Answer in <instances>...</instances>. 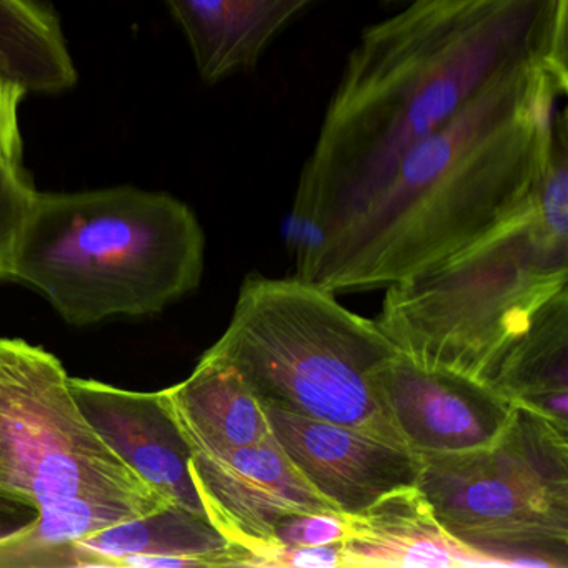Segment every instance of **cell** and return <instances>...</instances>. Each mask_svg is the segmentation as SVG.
Returning a JSON list of instances; mask_svg holds the SVG:
<instances>
[{"label":"cell","mask_w":568,"mask_h":568,"mask_svg":"<svg viewBox=\"0 0 568 568\" xmlns=\"http://www.w3.org/2000/svg\"><path fill=\"white\" fill-rule=\"evenodd\" d=\"M568 69V0H410L362 32L298 175L292 248L347 217L495 81Z\"/></svg>","instance_id":"6da1fadb"},{"label":"cell","mask_w":568,"mask_h":568,"mask_svg":"<svg viewBox=\"0 0 568 568\" xmlns=\"http://www.w3.org/2000/svg\"><path fill=\"white\" fill-rule=\"evenodd\" d=\"M567 91L568 69L554 65L495 81L347 217L295 247V277L334 294L387 288L500 231L537 195Z\"/></svg>","instance_id":"7a4b0ae2"},{"label":"cell","mask_w":568,"mask_h":568,"mask_svg":"<svg viewBox=\"0 0 568 568\" xmlns=\"http://www.w3.org/2000/svg\"><path fill=\"white\" fill-rule=\"evenodd\" d=\"M567 111L534 202L445 264L385 288L378 327L417 364L494 384L535 325L568 297Z\"/></svg>","instance_id":"3957f363"},{"label":"cell","mask_w":568,"mask_h":568,"mask_svg":"<svg viewBox=\"0 0 568 568\" xmlns=\"http://www.w3.org/2000/svg\"><path fill=\"white\" fill-rule=\"evenodd\" d=\"M205 235L165 192L111 187L41 194L19 242L14 281L78 327L159 314L201 285Z\"/></svg>","instance_id":"277c9868"},{"label":"cell","mask_w":568,"mask_h":568,"mask_svg":"<svg viewBox=\"0 0 568 568\" xmlns=\"http://www.w3.org/2000/svg\"><path fill=\"white\" fill-rule=\"evenodd\" d=\"M397 354L377 321L348 311L334 292L295 275H251L204 357L234 367L262 404L405 447L381 387Z\"/></svg>","instance_id":"5b68a950"},{"label":"cell","mask_w":568,"mask_h":568,"mask_svg":"<svg viewBox=\"0 0 568 568\" xmlns=\"http://www.w3.org/2000/svg\"><path fill=\"white\" fill-rule=\"evenodd\" d=\"M417 490L438 527L497 565H568V427L518 407L504 437L418 455Z\"/></svg>","instance_id":"8992f818"},{"label":"cell","mask_w":568,"mask_h":568,"mask_svg":"<svg viewBox=\"0 0 568 568\" xmlns=\"http://www.w3.org/2000/svg\"><path fill=\"white\" fill-rule=\"evenodd\" d=\"M0 495L38 510L72 497L168 501L89 425L61 361L21 338H0Z\"/></svg>","instance_id":"52a82bcc"},{"label":"cell","mask_w":568,"mask_h":568,"mask_svg":"<svg viewBox=\"0 0 568 568\" xmlns=\"http://www.w3.org/2000/svg\"><path fill=\"white\" fill-rule=\"evenodd\" d=\"M262 407L281 450L345 517H367L382 505L417 490L420 460L408 448L334 422L274 405Z\"/></svg>","instance_id":"ba28073f"},{"label":"cell","mask_w":568,"mask_h":568,"mask_svg":"<svg viewBox=\"0 0 568 568\" xmlns=\"http://www.w3.org/2000/svg\"><path fill=\"white\" fill-rule=\"evenodd\" d=\"M189 467L209 520L244 550V567L267 550L285 515L338 511L302 477L274 437L227 454H194Z\"/></svg>","instance_id":"9c48e42d"},{"label":"cell","mask_w":568,"mask_h":568,"mask_svg":"<svg viewBox=\"0 0 568 568\" xmlns=\"http://www.w3.org/2000/svg\"><path fill=\"white\" fill-rule=\"evenodd\" d=\"M381 387L398 435L417 455L491 447L510 428L518 410L490 385L424 367L400 352L382 372Z\"/></svg>","instance_id":"30bf717a"},{"label":"cell","mask_w":568,"mask_h":568,"mask_svg":"<svg viewBox=\"0 0 568 568\" xmlns=\"http://www.w3.org/2000/svg\"><path fill=\"white\" fill-rule=\"evenodd\" d=\"M69 387L89 425L152 490L207 517L189 467L194 452L162 390L132 392L75 377H69Z\"/></svg>","instance_id":"8fae6325"},{"label":"cell","mask_w":568,"mask_h":568,"mask_svg":"<svg viewBox=\"0 0 568 568\" xmlns=\"http://www.w3.org/2000/svg\"><path fill=\"white\" fill-rule=\"evenodd\" d=\"M69 567H239L245 554L207 517L168 505L68 548Z\"/></svg>","instance_id":"7c38bea8"},{"label":"cell","mask_w":568,"mask_h":568,"mask_svg":"<svg viewBox=\"0 0 568 568\" xmlns=\"http://www.w3.org/2000/svg\"><path fill=\"white\" fill-rule=\"evenodd\" d=\"M315 0H165L209 84L254 69L272 41Z\"/></svg>","instance_id":"4fadbf2b"},{"label":"cell","mask_w":568,"mask_h":568,"mask_svg":"<svg viewBox=\"0 0 568 568\" xmlns=\"http://www.w3.org/2000/svg\"><path fill=\"white\" fill-rule=\"evenodd\" d=\"M162 394L194 454H227L272 437L261 400L224 362L202 355L184 382Z\"/></svg>","instance_id":"5bb4252c"},{"label":"cell","mask_w":568,"mask_h":568,"mask_svg":"<svg viewBox=\"0 0 568 568\" xmlns=\"http://www.w3.org/2000/svg\"><path fill=\"white\" fill-rule=\"evenodd\" d=\"M168 505L142 498L88 497L42 505L28 530L0 545V567H68L65 551L75 541Z\"/></svg>","instance_id":"9a60e30c"},{"label":"cell","mask_w":568,"mask_h":568,"mask_svg":"<svg viewBox=\"0 0 568 568\" xmlns=\"http://www.w3.org/2000/svg\"><path fill=\"white\" fill-rule=\"evenodd\" d=\"M491 388L517 407L568 427V297L515 348Z\"/></svg>","instance_id":"2e32d148"},{"label":"cell","mask_w":568,"mask_h":568,"mask_svg":"<svg viewBox=\"0 0 568 568\" xmlns=\"http://www.w3.org/2000/svg\"><path fill=\"white\" fill-rule=\"evenodd\" d=\"M38 194L22 162L0 159V281H14L19 242Z\"/></svg>","instance_id":"e0dca14e"},{"label":"cell","mask_w":568,"mask_h":568,"mask_svg":"<svg viewBox=\"0 0 568 568\" xmlns=\"http://www.w3.org/2000/svg\"><path fill=\"white\" fill-rule=\"evenodd\" d=\"M354 535V520L338 511H294L277 521L271 545L262 554L275 548L345 545ZM257 557H254V560ZM254 560L251 561V567Z\"/></svg>","instance_id":"ac0fdd59"},{"label":"cell","mask_w":568,"mask_h":568,"mask_svg":"<svg viewBox=\"0 0 568 568\" xmlns=\"http://www.w3.org/2000/svg\"><path fill=\"white\" fill-rule=\"evenodd\" d=\"M28 92L21 85L0 75V159L22 162L19 108Z\"/></svg>","instance_id":"d6986e66"},{"label":"cell","mask_w":568,"mask_h":568,"mask_svg":"<svg viewBox=\"0 0 568 568\" xmlns=\"http://www.w3.org/2000/svg\"><path fill=\"white\" fill-rule=\"evenodd\" d=\"M344 545L324 547L275 548L255 558L252 567H344Z\"/></svg>","instance_id":"ffe728a7"},{"label":"cell","mask_w":568,"mask_h":568,"mask_svg":"<svg viewBox=\"0 0 568 568\" xmlns=\"http://www.w3.org/2000/svg\"><path fill=\"white\" fill-rule=\"evenodd\" d=\"M38 514V508L32 505L0 495V545L28 530Z\"/></svg>","instance_id":"44dd1931"},{"label":"cell","mask_w":568,"mask_h":568,"mask_svg":"<svg viewBox=\"0 0 568 568\" xmlns=\"http://www.w3.org/2000/svg\"><path fill=\"white\" fill-rule=\"evenodd\" d=\"M384 2H400V0H384Z\"/></svg>","instance_id":"7402d4cb"}]
</instances>
